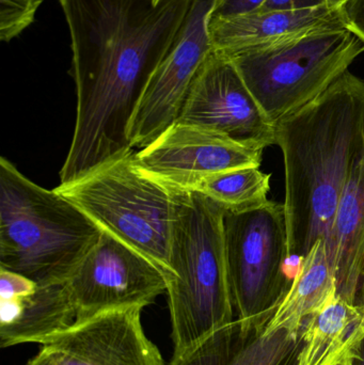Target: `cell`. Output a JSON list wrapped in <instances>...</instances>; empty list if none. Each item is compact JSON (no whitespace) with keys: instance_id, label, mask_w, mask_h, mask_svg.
<instances>
[{"instance_id":"3957f363","label":"cell","mask_w":364,"mask_h":365,"mask_svg":"<svg viewBox=\"0 0 364 365\" xmlns=\"http://www.w3.org/2000/svg\"><path fill=\"white\" fill-rule=\"evenodd\" d=\"M224 214L202 193H180L166 292L175 354L236 319L227 265Z\"/></svg>"},{"instance_id":"2e32d148","label":"cell","mask_w":364,"mask_h":365,"mask_svg":"<svg viewBox=\"0 0 364 365\" xmlns=\"http://www.w3.org/2000/svg\"><path fill=\"white\" fill-rule=\"evenodd\" d=\"M75 322L76 312L66 281L38 284L27 297L0 300V346L41 345Z\"/></svg>"},{"instance_id":"7a4b0ae2","label":"cell","mask_w":364,"mask_h":365,"mask_svg":"<svg viewBox=\"0 0 364 365\" xmlns=\"http://www.w3.org/2000/svg\"><path fill=\"white\" fill-rule=\"evenodd\" d=\"M284 155L288 257L328 242L340 197L364 145V81L344 73L324 93L275 125Z\"/></svg>"},{"instance_id":"cb8c5ba5","label":"cell","mask_w":364,"mask_h":365,"mask_svg":"<svg viewBox=\"0 0 364 365\" xmlns=\"http://www.w3.org/2000/svg\"><path fill=\"white\" fill-rule=\"evenodd\" d=\"M329 0H266L259 10L297 11L329 6ZM333 6V4H331Z\"/></svg>"},{"instance_id":"5bb4252c","label":"cell","mask_w":364,"mask_h":365,"mask_svg":"<svg viewBox=\"0 0 364 365\" xmlns=\"http://www.w3.org/2000/svg\"><path fill=\"white\" fill-rule=\"evenodd\" d=\"M344 25L338 6L297 11H261L227 19H211L214 49L224 55L281 42L325 26Z\"/></svg>"},{"instance_id":"8fae6325","label":"cell","mask_w":364,"mask_h":365,"mask_svg":"<svg viewBox=\"0 0 364 365\" xmlns=\"http://www.w3.org/2000/svg\"><path fill=\"white\" fill-rule=\"evenodd\" d=\"M263 150L239 145L199 126L177 122L153 143L134 153L143 171L179 191H192L215 173L260 167Z\"/></svg>"},{"instance_id":"4fadbf2b","label":"cell","mask_w":364,"mask_h":365,"mask_svg":"<svg viewBox=\"0 0 364 365\" xmlns=\"http://www.w3.org/2000/svg\"><path fill=\"white\" fill-rule=\"evenodd\" d=\"M266 323L235 319L181 354L168 365H298L303 330L266 331Z\"/></svg>"},{"instance_id":"277c9868","label":"cell","mask_w":364,"mask_h":365,"mask_svg":"<svg viewBox=\"0 0 364 365\" xmlns=\"http://www.w3.org/2000/svg\"><path fill=\"white\" fill-rule=\"evenodd\" d=\"M102 232L56 189L0 158V267L36 284L66 281Z\"/></svg>"},{"instance_id":"9a60e30c","label":"cell","mask_w":364,"mask_h":365,"mask_svg":"<svg viewBox=\"0 0 364 365\" xmlns=\"http://www.w3.org/2000/svg\"><path fill=\"white\" fill-rule=\"evenodd\" d=\"M326 246L338 294L356 304L364 274V145L340 197Z\"/></svg>"},{"instance_id":"603a6c76","label":"cell","mask_w":364,"mask_h":365,"mask_svg":"<svg viewBox=\"0 0 364 365\" xmlns=\"http://www.w3.org/2000/svg\"><path fill=\"white\" fill-rule=\"evenodd\" d=\"M266 0H217L211 19H227L259 10Z\"/></svg>"},{"instance_id":"484cf974","label":"cell","mask_w":364,"mask_h":365,"mask_svg":"<svg viewBox=\"0 0 364 365\" xmlns=\"http://www.w3.org/2000/svg\"><path fill=\"white\" fill-rule=\"evenodd\" d=\"M350 365H364V342L359 351H357L356 355L353 358Z\"/></svg>"},{"instance_id":"f1b7e54d","label":"cell","mask_w":364,"mask_h":365,"mask_svg":"<svg viewBox=\"0 0 364 365\" xmlns=\"http://www.w3.org/2000/svg\"><path fill=\"white\" fill-rule=\"evenodd\" d=\"M353 358H354V357H353ZM353 358H352V359L348 360V361L344 362V364H339V365H350V362H352Z\"/></svg>"},{"instance_id":"9c48e42d","label":"cell","mask_w":364,"mask_h":365,"mask_svg":"<svg viewBox=\"0 0 364 365\" xmlns=\"http://www.w3.org/2000/svg\"><path fill=\"white\" fill-rule=\"evenodd\" d=\"M217 0H192L185 25L171 51L152 75L130 126L132 148L147 147L177 123L192 83L215 51L209 23Z\"/></svg>"},{"instance_id":"ba28073f","label":"cell","mask_w":364,"mask_h":365,"mask_svg":"<svg viewBox=\"0 0 364 365\" xmlns=\"http://www.w3.org/2000/svg\"><path fill=\"white\" fill-rule=\"evenodd\" d=\"M76 321L109 309L153 304L167 292V272L140 251L103 231L66 280Z\"/></svg>"},{"instance_id":"d4e9b609","label":"cell","mask_w":364,"mask_h":365,"mask_svg":"<svg viewBox=\"0 0 364 365\" xmlns=\"http://www.w3.org/2000/svg\"><path fill=\"white\" fill-rule=\"evenodd\" d=\"M26 365H51L47 358L38 351V355L34 356L29 362Z\"/></svg>"},{"instance_id":"5b68a950","label":"cell","mask_w":364,"mask_h":365,"mask_svg":"<svg viewBox=\"0 0 364 365\" xmlns=\"http://www.w3.org/2000/svg\"><path fill=\"white\" fill-rule=\"evenodd\" d=\"M364 53L344 25L227 55L274 126L324 93Z\"/></svg>"},{"instance_id":"ffe728a7","label":"cell","mask_w":364,"mask_h":365,"mask_svg":"<svg viewBox=\"0 0 364 365\" xmlns=\"http://www.w3.org/2000/svg\"><path fill=\"white\" fill-rule=\"evenodd\" d=\"M42 0H0V40L10 42L33 23Z\"/></svg>"},{"instance_id":"d6986e66","label":"cell","mask_w":364,"mask_h":365,"mask_svg":"<svg viewBox=\"0 0 364 365\" xmlns=\"http://www.w3.org/2000/svg\"><path fill=\"white\" fill-rule=\"evenodd\" d=\"M271 175L260 167H243L215 173L201 180L192 191L202 193L226 212L256 210L269 201Z\"/></svg>"},{"instance_id":"ac0fdd59","label":"cell","mask_w":364,"mask_h":365,"mask_svg":"<svg viewBox=\"0 0 364 365\" xmlns=\"http://www.w3.org/2000/svg\"><path fill=\"white\" fill-rule=\"evenodd\" d=\"M335 292V272L329 261L326 242L320 240L299 259L292 284L265 330L286 328L291 331H301L308 319L322 308Z\"/></svg>"},{"instance_id":"30bf717a","label":"cell","mask_w":364,"mask_h":365,"mask_svg":"<svg viewBox=\"0 0 364 365\" xmlns=\"http://www.w3.org/2000/svg\"><path fill=\"white\" fill-rule=\"evenodd\" d=\"M177 122L199 126L252 149L276 145L275 126L230 58L214 51L197 75Z\"/></svg>"},{"instance_id":"7c38bea8","label":"cell","mask_w":364,"mask_h":365,"mask_svg":"<svg viewBox=\"0 0 364 365\" xmlns=\"http://www.w3.org/2000/svg\"><path fill=\"white\" fill-rule=\"evenodd\" d=\"M140 307L109 309L76 321L41 344L51 365H165L141 324Z\"/></svg>"},{"instance_id":"83f0119b","label":"cell","mask_w":364,"mask_h":365,"mask_svg":"<svg viewBox=\"0 0 364 365\" xmlns=\"http://www.w3.org/2000/svg\"><path fill=\"white\" fill-rule=\"evenodd\" d=\"M345 1V0H329V2H331L333 6H339L340 4H342V2Z\"/></svg>"},{"instance_id":"7402d4cb","label":"cell","mask_w":364,"mask_h":365,"mask_svg":"<svg viewBox=\"0 0 364 365\" xmlns=\"http://www.w3.org/2000/svg\"><path fill=\"white\" fill-rule=\"evenodd\" d=\"M338 9L344 26L364 43V0H345Z\"/></svg>"},{"instance_id":"44dd1931","label":"cell","mask_w":364,"mask_h":365,"mask_svg":"<svg viewBox=\"0 0 364 365\" xmlns=\"http://www.w3.org/2000/svg\"><path fill=\"white\" fill-rule=\"evenodd\" d=\"M36 287L38 284L31 279L0 267V300L27 297L34 293Z\"/></svg>"},{"instance_id":"52a82bcc","label":"cell","mask_w":364,"mask_h":365,"mask_svg":"<svg viewBox=\"0 0 364 365\" xmlns=\"http://www.w3.org/2000/svg\"><path fill=\"white\" fill-rule=\"evenodd\" d=\"M224 244L236 319L269 323L292 281L284 203L224 214Z\"/></svg>"},{"instance_id":"8992f818","label":"cell","mask_w":364,"mask_h":365,"mask_svg":"<svg viewBox=\"0 0 364 365\" xmlns=\"http://www.w3.org/2000/svg\"><path fill=\"white\" fill-rule=\"evenodd\" d=\"M55 189L102 231L140 251L168 274L182 191L147 175L135 162L134 153Z\"/></svg>"},{"instance_id":"6da1fadb","label":"cell","mask_w":364,"mask_h":365,"mask_svg":"<svg viewBox=\"0 0 364 365\" xmlns=\"http://www.w3.org/2000/svg\"><path fill=\"white\" fill-rule=\"evenodd\" d=\"M70 30L76 120L60 170L68 184L132 153L143 92L179 38L192 0H59Z\"/></svg>"},{"instance_id":"4316f807","label":"cell","mask_w":364,"mask_h":365,"mask_svg":"<svg viewBox=\"0 0 364 365\" xmlns=\"http://www.w3.org/2000/svg\"><path fill=\"white\" fill-rule=\"evenodd\" d=\"M358 302L364 307V274L363 281H361L360 289H359Z\"/></svg>"},{"instance_id":"e0dca14e","label":"cell","mask_w":364,"mask_h":365,"mask_svg":"<svg viewBox=\"0 0 364 365\" xmlns=\"http://www.w3.org/2000/svg\"><path fill=\"white\" fill-rule=\"evenodd\" d=\"M364 342V307L335 292L303 329L298 365H339L352 359Z\"/></svg>"}]
</instances>
